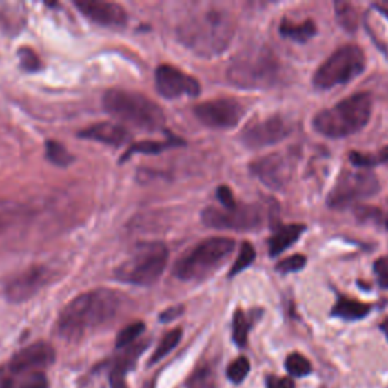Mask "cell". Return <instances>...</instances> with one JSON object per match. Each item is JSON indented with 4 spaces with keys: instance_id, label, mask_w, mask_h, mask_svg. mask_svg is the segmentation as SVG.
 Segmentation results:
<instances>
[{
    "instance_id": "4316f807",
    "label": "cell",
    "mask_w": 388,
    "mask_h": 388,
    "mask_svg": "<svg viewBox=\"0 0 388 388\" xmlns=\"http://www.w3.org/2000/svg\"><path fill=\"white\" fill-rule=\"evenodd\" d=\"M45 156L52 164L58 167H67L74 161V156L58 141L45 143Z\"/></svg>"
},
{
    "instance_id": "ac0fdd59",
    "label": "cell",
    "mask_w": 388,
    "mask_h": 388,
    "mask_svg": "<svg viewBox=\"0 0 388 388\" xmlns=\"http://www.w3.org/2000/svg\"><path fill=\"white\" fill-rule=\"evenodd\" d=\"M79 139L91 140L97 143L108 144V146H121L129 140V134L126 129L119 123H110V121H102V123L91 125L78 134Z\"/></svg>"
},
{
    "instance_id": "7bdbcfd3",
    "label": "cell",
    "mask_w": 388,
    "mask_h": 388,
    "mask_svg": "<svg viewBox=\"0 0 388 388\" xmlns=\"http://www.w3.org/2000/svg\"><path fill=\"white\" fill-rule=\"evenodd\" d=\"M384 223H385V226H387V227H388V216H387V217H385V222H384Z\"/></svg>"
},
{
    "instance_id": "603a6c76",
    "label": "cell",
    "mask_w": 388,
    "mask_h": 388,
    "mask_svg": "<svg viewBox=\"0 0 388 388\" xmlns=\"http://www.w3.org/2000/svg\"><path fill=\"white\" fill-rule=\"evenodd\" d=\"M14 376H19L17 381H14V379L5 381L3 388H49L48 378L43 371H30V374Z\"/></svg>"
},
{
    "instance_id": "b9f144b4",
    "label": "cell",
    "mask_w": 388,
    "mask_h": 388,
    "mask_svg": "<svg viewBox=\"0 0 388 388\" xmlns=\"http://www.w3.org/2000/svg\"><path fill=\"white\" fill-rule=\"evenodd\" d=\"M143 388H155V382L154 381H147L146 384L143 385Z\"/></svg>"
},
{
    "instance_id": "e575fe53",
    "label": "cell",
    "mask_w": 388,
    "mask_h": 388,
    "mask_svg": "<svg viewBox=\"0 0 388 388\" xmlns=\"http://www.w3.org/2000/svg\"><path fill=\"white\" fill-rule=\"evenodd\" d=\"M307 265V256L305 255H300V254H296L285 258V260L279 261L276 265V272L283 273V275H287V273H294V272H299Z\"/></svg>"
},
{
    "instance_id": "cb8c5ba5",
    "label": "cell",
    "mask_w": 388,
    "mask_h": 388,
    "mask_svg": "<svg viewBox=\"0 0 388 388\" xmlns=\"http://www.w3.org/2000/svg\"><path fill=\"white\" fill-rule=\"evenodd\" d=\"M352 165L356 169H371V167L384 164L388 161V146L381 149L378 154H361V152H352L349 155Z\"/></svg>"
},
{
    "instance_id": "30bf717a",
    "label": "cell",
    "mask_w": 388,
    "mask_h": 388,
    "mask_svg": "<svg viewBox=\"0 0 388 388\" xmlns=\"http://www.w3.org/2000/svg\"><path fill=\"white\" fill-rule=\"evenodd\" d=\"M202 222L212 229L249 232L260 229L265 222V214L260 205L255 203H237L234 208L208 207L202 212Z\"/></svg>"
},
{
    "instance_id": "5bb4252c",
    "label": "cell",
    "mask_w": 388,
    "mask_h": 388,
    "mask_svg": "<svg viewBox=\"0 0 388 388\" xmlns=\"http://www.w3.org/2000/svg\"><path fill=\"white\" fill-rule=\"evenodd\" d=\"M53 278H55V272L48 265H30L5 285L6 299L12 303H23L32 299L35 294L52 283Z\"/></svg>"
},
{
    "instance_id": "7a4b0ae2",
    "label": "cell",
    "mask_w": 388,
    "mask_h": 388,
    "mask_svg": "<svg viewBox=\"0 0 388 388\" xmlns=\"http://www.w3.org/2000/svg\"><path fill=\"white\" fill-rule=\"evenodd\" d=\"M123 303V296L110 288L82 293L61 311L58 334L65 340H79L116 318Z\"/></svg>"
},
{
    "instance_id": "60d3db41",
    "label": "cell",
    "mask_w": 388,
    "mask_h": 388,
    "mask_svg": "<svg viewBox=\"0 0 388 388\" xmlns=\"http://www.w3.org/2000/svg\"><path fill=\"white\" fill-rule=\"evenodd\" d=\"M375 8L376 10L381 12L385 19H388V8H385V6H382V5H375Z\"/></svg>"
},
{
    "instance_id": "d4e9b609",
    "label": "cell",
    "mask_w": 388,
    "mask_h": 388,
    "mask_svg": "<svg viewBox=\"0 0 388 388\" xmlns=\"http://www.w3.org/2000/svg\"><path fill=\"white\" fill-rule=\"evenodd\" d=\"M252 326V320L247 317V314L243 309H237L234 314L232 320V338L237 346L243 347L247 343V336Z\"/></svg>"
},
{
    "instance_id": "ba28073f",
    "label": "cell",
    "mask_w": 388,
    "mask_h": 388,
    "mask_svg": "<svg viewBox=\"0 0 388 388\" xmlns=\"http://www.w3.org/2000/svg\"><path fill=\"white\" fill-rule=\"evenodd\" d=\"M366 68V53L360 45H341L313 74V85L317 90H331L354 81Z\"/></svg>"
},
{
    "instance_id": "83f0119b",
    "label": "cell",
    "mask_w": 388,
    "mask_h": 388,
    "mask_svg": "<svg viewBox=\"0 0 388 388\" xmlns=\"http://www.w3.org/2000/svg\"><path fill=\"white\" fill-rule=\"evenodd\" d=\"M178 143V140H169V141H141L139 144L129 147V150L123 155L127 159L132 154H159V152L165 150L167 147H172Z\"/></svg>"
},
{
    "instance_id": "d6a6232c",
    "label": "cell",
    "mask_w": 388,
    "mask_h": 388,
    "mask_svg": "<svg viewBox=\"0 0 388 388\" xmlns=\"http://www.w3.org/2000/svg\"><path fill=\"white\" fill-rule=\"evenodd\" d=\"M249 371H250L249 360L246 356H238V358L232 361L229 364V367H227V378H229L234 384H241L249 375Z\"/></svg>"
},
{
    "instance_id": "7c38bea8",
    "label": "cell",
    "mask_w": 388,
    "mask_h": 388,
    "mask_svg": "<svg viewBox=\"0 0 388 388\" xmlns=\"http://www.w3.org/2000/svg\"><path fill=\"white\" fill-rule=\"evenodd\" d=\"M293 131L292 123L283 116L254 120L241 131V141L249 149H263L284 141Z\"/></svg>"
},
{
    "instance_id": "ffe728a7",
    "label": "cell",
    "mask_w": 388,
    "mask_h": 388,
    "mask_svg": "<svg viewBox=\"0 0 388 388\" xmlns=\"http://www.w3.org/2000/svg\"><path fill=\"white\" fill-rule=\"evenodd\" d=\"M370 311H371V307L367 305V303H363V302L349 299V298H340L332 308V316L343 318V320H347V322H355V320H361V318L367 317Z\"/></svg>"
},
{
    "instance_id": "9c48e42d",
    "label": "cell",
    "mask_w": 388,
    "mask_h": 388,
    "mask_svg": "<svg viewBox=\"0 0 388 388\" xmlns=\"http://www.w3.org/2000/svg\"><path fill=\"white\" fill-rule=\"evenodd\" d=\"M381 182L376 174L366 169L343 170L328 194L326 203L332 210H346L379 193Z\"/></svg>"
},
{
    "instance_id": "d590c367",
    "label": "cell",
    "mask_w": 388,
    "mask_h": 388,
    "mask_svg": "<svg viewBox=\"0 0 388 388\" xmlns=\"http://www.w3.org/2000/svg\"><path fill=\"white\" fill-rule=\"evenodd\" d=\"M355 216L363 223H382V222H385L381 210H378L375 207H367V205H360V207H356Z\"/></svg>"
},
{
    "instance_id": "3957f363",
    "label": "cell",
    "mask_w": 388,
    "mask_h": 388,
    "mask_svg": "<svg viewBox=\"0 0 388 388\" xmlns=\"http://www.w3.org/2000/svg\"><path fill=\"white\" fill-rule=\"evenodd\" d=\"M283 74V65L267 45H252L241 50L231 61L226 78L243 90H267L275 87Z\"/></svg>"
},
{
    "instance_id": "74e56055",
    "label": "cell",
    "mask_w": 388,
    "mask_h": 388,
    "mask_svg": "<svg viewBox=\"0 0 388 388\" xmlns=\"http://www.w3.org/2000/svg\"><path fill=\"white\" fill-rule=\"evenodd\" d=\"M375 272L379 279V285L388 288V264L385 260H378L375 263Z\"/></svg>"
},
{
    "instance_id": "7402d4cb",
    "label": "cell",
    "mask_w": 388,
    "mask_h": 388,
    "mask_svg": "<svg viewBox=\"0 0 388 388\" xmlns=\"http://www.w3.org/2000/svg\"><path fill=\"white\" fill-rule=\"evenodd\" d=\"M336 19L347 32H355L360 26V15L355 5L349 2H336Z\"/></svg>"
},
{
    "instance_id": "52a82bcc",
    "label": "cell",
    "mask_w": 388,
    "mask_h": 388,
    "mask_svg": "<svg viewBox=\"0 0 388 388\" xmlns=\"http://www.w3.org/2000/svg\"><path fill=\"white\" fill-rule=\"evenodd\" d=\"M169 263V249L164 243L152 241L136 246L131 256L114 272L117 280L125 284L147 287L155 284Z\"/></svg>"
},
{
    "instance_id": "8fae6325",
    "label": "cell",
    "mask_w": 388,
    "mask_h": 388,
    "mask_svg": "<svg viewBox=\"0 0 388 388\" xmlns=\"http://www.w3.org/2000/svg\"><path fill=\"white\" fill-rule=\"evenodd\" d=\"M298 156L293 152H273L250 164V173L270 190L285 188L294 174Z\"/></svg>"
},
{
    "instance_id": "d6986e66",
    "label": "cell",
    "mask_w": 388,
    "mask_h": 388,
    "mask_svg": "<svg viewBox=\"0 0 388 388\" xmlns=\"http://www.w3.org/2000/svg\"><path fill=\"white\" fill-rule=\"evenodd\" d=\"M305 229H307L305 225H300V223L280 226L269 240L270 256H278L288 247H292L294 243L300 238V235L305 232Z\"/></svg>"
},
{
    "instance_id": "f35d334b",
    "label": "cell",
    "mask_w": 388,
    "mask_h": 388,
    "mask_svg": "<svg viewBox=\"0 0 388 388\" xmlns=\"http://www.w3.org/2000/svg\"><path fill=\"white\" fill-rule=\"evenodd\" d=\"M267 388H294V382L288 378L269 376L267 378Z\"/></svg>"
},
{
    "instance_id": "9a60e30c",
    "label": "cell",
    "mask_w": 388,
    "mask_h": 388,
    "mask_svg": "<svg viewBox=\"0 0 388 388\" xmlns=\"http://www.w3.org/2000/svg\"><path fill=\"white\" fill-rule=\"evenodd\" d=\"M155 85L158 93L165 99H179L182 96L197 97L201 94V83L197 79L169 64L156 68Z\"/></svg>"
},
{
    "instance_id": "e0dca14e",
    "label": "cell",
    "mask_w": 388,
    "mask_h": 388,
    "mask_svg": "<svg viewBox=\"0 0 388 388\" xmlns=\"http://www.w3.org/2000/svg\"><path fill=\"white\" fill-rule=\"evenodd\" d=\"M74 6L82 15L101 26L120 28L127 21V12L121 5L112 2H101V0H76Z\"/></svg>"
},
{
    "instance_id": "f1b7e54d",
    "label": "cell",
    "mask_w": 388,
    "mask_h": 388,
    "mask_svg": "<svg viewBox=\"0 0 388 388\" xmlns=\"http://www.w3.org/2000/svg\"><path fill=\"white\" fill-rule=\"evenodd\" d=\"M255 258H256V252H255L254 246L250 245L249 241L243 243L237 260H235L232 269L229 272V276H235V275H238V273H241L243 270H246L249 265L255 261Z\"/></svg>"
},
{
    "instance_id": "8d00e7d4",
    "label": "cell",
    "mask_w": 388,
    "mask_h": 388,
    "mask_svg": "<svg viewBox=\"0 0 388 388\" xmlns=\"http://www.w3.org/2000/svg\"><path fill=\"white\" fill-rule=\"evenodd\" d=\"M217 199H218L220 203H222L223 208H234L235 205L238 203L237 201H235V197H234V194L231 192V188L226 187V185L218 187V190H217Z\"/></svg>"
},
{
    "instance_id": "6da1fadb",
    "label": "cell",
    "mask_w": 388,
    "mask_h": 388,
    "mask_svg": "<svg viewBox=\"0 0 388 388\" xmlns=\"http://www.w3.org/2000/svg\"><path fill=\"white\" fill-rule=\"evenodd\" d=\"M237 23L229 10L212 3L192 8L176 28L178 40L202 58H214L229 48Z\"/></svg>"
},
{
    "instance_id": "4fadbf2b",
    "label": "cell",
    "mask_w": 388,
    "mask_h": 388,
    "mask_svg": "<svg viewBox=\"0 0 388 388\" xmlns=\"http://www.w3.org/2000/svg\"><path fill=\"white\" fill-rule=\"evenodd\" d=\"M194 116L202 125L214 129L235 127L245 116V106L231 97H218L194 106Z\"/></svg>"
},
{
    "instance_id": "836d02e7",
    "label": "cell",
    "mask_w": 388,
    "mask_h": 388,
    "mask_svg": "<svg viewBox=\"0 0 388 388\" xmlns=\"http://www.w3.org/2000/svg\"><path fill=\"white\" fill-rule=\"evenodd\" d=\"M17 55H19L20 65H21L23 70L30 72V73H35V72H38L41 68V59L32 49L21 48L19 50Z\"/></svg>"
},
{
    "instance_id": "5b68a950",
    "label": "cell",
    "mask_w": 388,
    "mask_h": 388,
    "mask_svg": "<svg viewBox=\"0 0 388 388\" xmlns=\"http://www.w3.org/2000/svg\"><path fill=\"white\" fill-rule=\"evenodd\" d=\"M105 111L111 117L144 131H156L165 123L161 106L135 91L112 88L102 99Z\"/></svg>"
},
{
    "instance_id": "4dcf8cb0",
    "label": "cell",
    "mask_w": 388,
    "mask_h": 388,
    "mask_svg": "<svg viewBox=\"0 0 388 388\" xmlns=\"http://www.w3.org/2000/svg\"><path fill=\"white\" fill-rule=\"evenodd\" d=\"M144 329H146V326H144L143 322H135L132 325L126 326L125 329L120 331L119 337H117V341H116V346L117 347H129V346H132L134 341L141 336V334L144 332Z\"/></svg>"
},
{
    "instance_id": "484cf974",
    "label": "cell",
    "mask_w": 388,
    "mask_h": 388,
    "mask_svg": "<svg viewBox=\"0 0 388 388\" xmlns=\"http://www.w3.org/2000/svg\"><path fill=\"white\" fill-rule=\"evenodd\" d=\"M181 338H182V329H179V328L167 332L165 336L163 337V340L159 341V345L156 346L155 352L152 354L150 364H155L158 361H161L164 356L169 355L173 351V349L179 345Z\"/></svg>"
},
{
    "instance_id": "44dd1931",
    "label": "cell",
    "mask_w": 388,
    "mask_h": 388,
    "mask_svg": "<svg viewBox=\"0 0 388 388\" xmlns=\"http://www.w3.org/2000/svg\"><path fill=\"white\" fill-rule=\"evenodd\" d=\"M279 32L284 38H290L293 41L307 43L313 38L317 32V28L313 20H305L302 23H293L290 20L284 19L279 26Z\"/></svg>"
},
{
    "instance_id": "f546056e",
    "label": "cell",
    "mask_w": 388,
    "mask_h": 388,
    "mask_svg": "<svg viewBox=\"0 0 388 388\" xmlns=\"http://www.w3.org/2000/svg\"><path fill=\"white\" fill-rule=\"evenodd\" d=\"M285 369L292 376H307L311 374V363L300 354H292L285 360Z\"/></svg>"
},
{
    "instance_id": "8992f818",
    "label": "cell",
    "mask_w": 388,
    "mask_h": 388,
    "mask_svg": "<svg viewBox=\"0 0 388 388\" xmlns=\"http://www.w3.org/2000/svg\"><path fill=\"white\" fill-rule=\"evenodd\" d=\"M235 250V240L211 237L201 241L174 265V276L182 283H201L214 275L229 260Z\"/></svg>"
},
{
    "instance_id": "2e32d148",
    "label": "cell",
    "mask_w": 388,
    "mask_h": 388,
    "mask_svg": "<svg viewBox=\"0 0 388 388\" xmlns=\"http://www.w3.org/2000/svg\"><path fill=\"white\" fill-rule=\"evenodd\" d=\"M55 361V351L49 343L37 341V343L23 347L12 356L8 364V371L11 375H23L30 371H41Z\"/></svg>"
},
{
    "instance_id": "ab89813d",
    "label": "cell",
    "mask_w": 388,
    "mask_h": 388,
    "mask_svg": "<svg viewBox=\"0 0 388 388\" xmlns=\"http://www.w3.org/2000/svg\"><path fill=\"white\" fill-rule=\"evenodd\" d=\"M182 313H184V307H172L169 309H165L164 313L159 316V320L172 322V320H174V318H178Z\"/></svg>"
},
{
    "instance_id": "1f68e13d",
    "label": "cell",
    "mask_w": 388,
    "mask_h": 388,
    "mask_svg": "<svg viewBox=\"0 0 388 388\" xmlns=\"http://www.w3.org/2000/svg\"><path fill=\"white\" fill-rule=\"evenodd\" d=\"M21 208L19 205L10 202H0V232L6 231L8 227L12 226L20 217Z\"/></svg>"
},
{
    "instance_id": "277c9868",
    "label": "cell",
    "mask_w": 388,
    "mask_h": 388,
    "mask_svg": "<svg viewBox=\"0 0 388 388\" xmlns=\"http://www.w3.org/2000/svg\"><path fill=\"white\" fill-rule=\"evenodd\" d=\"M374 110V99L369 93L349 96L337 105L314 116L313 127L328 139H346L367 126Z\"/></svg>"
}]
</instances>
